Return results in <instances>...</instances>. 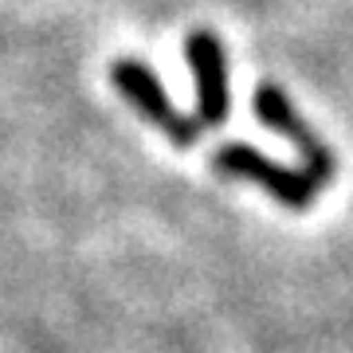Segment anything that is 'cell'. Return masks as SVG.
<instances>
[{"label": "cell", "mask_w": 353, "mask_h": 353, "mask_svg": "<svg viewBox=\"0 0 353 353\" xmlns=\"http://www.w3.org/2000/svg\"><path fill=\"white\" fill-rule=\"evenodd\" d=\"M216 173L252 181V185L267 189L279 204H287V208H310L314 196L322 192V185H318L306 169L275 165L271 157H263L259 150L243 145V141H228V145L216 150Z\"/></svg>", "instance_id": "cell-1"}, {"label": "cell", "mask_w": 353, "mask_h": 353, "mask_svg": "<svg viewBox=\"0 0 353 353\" xmlns=\"http://www.w3.org/2000/svg\"><path fill=\"white\" fill-rule=\"evenodd\" d=\"M110 79H114V87H118V94H122L145 122H153V126L161 130L169 141L192 145V141L201 138L204 126L196 122V118L176 110L173 99H169L165 87L157 83V75H153L141 59H118V63L110 67Z\"/></svg>", "instance_id": "cell-2"}, {"label": "cell", "mask_w": 353, "mask_h": 353, "mask_svg": "<svg viewBox=\"0 0 353 353\" xmlns=\"http://www.w3.org/2000/svg\"><path fill=\"white\" fill-rule=\"evenodd\" d=\"M185 59L196 79V122L201 126H220L232 110V94H228V55L224 43L212 32H189L185 39Z\"/></svg>", "instance_id": "cell-3"}, {"label": "cell", "mask_w": 353, "mask_h": 353, "mask_svg": "<svg viewBox=\"0 0 353 353\" xmlns=\"http://www.w3.org/2000/svg\"><path fill=\"white\" fill-rule=\"evenodd\" d=\"M252 106H255V118H259L263 126L279 130L287 141H294V145H299V153H303V169L314 176L318 185H326L330 176H334V153H330L326 141L318 138L314 130L299 118V110L290 106L287 94H283L279 87H271V83H263V87L255 90Z\"/></svg>", "instance_id": "cell-4"}]
</instances>
